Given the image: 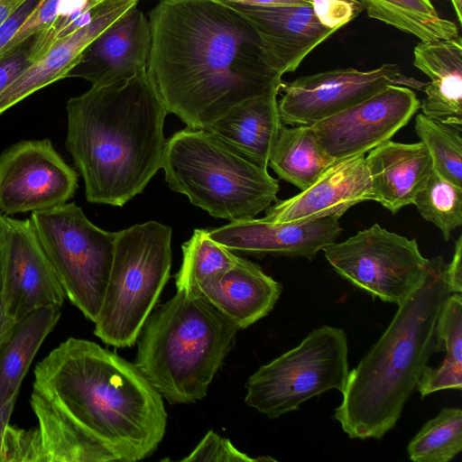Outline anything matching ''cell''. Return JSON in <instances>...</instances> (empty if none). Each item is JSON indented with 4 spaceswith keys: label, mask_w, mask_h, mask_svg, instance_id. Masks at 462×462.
Here are the masks:
<instances>
[{
    "label": "cell",
    "mask_w": 462,
    "mask_h": 462,
    "mask_svg": "<svg viewBox=\"0 0 462 462\" xmlns=\"http://www.w3.org/2000/svg\"><path fill=\"white\" fill-rule=\"evenodd\" d=\"M147 73L168 113L208 128L282 75L247 17L223 0H160L149 14Z\"/></svg>",
    "instance_id": "cell-1"
},
{
    "label": "cell",
    "mask_w": 462,
    "mask_h": 462,
    "mask_svg": "<svg viewBox=\"0 0 462 462\" xmlns=\"http://www.w3.org/2000/svg\"><path fill=\"white\" fill-rule=\"evenodd\" d=\"M33 388L63 409L113 461L151 456L167 426L162 396L135 364L69 337L39 362Z\"/></svg>",
    "instance_id": "cell-2"
},
{
    "label": "cell",
    "mask_w": 462,
    "mask_h": 462,
    "mask_svg": "<svg viewBox=\"0 0 462 462\" xmlns=\"http://www.w3.org/2000/svg\"><path fill=\"white\" fill-rule=\"evenodd\" d=\"M66 149L90 203L124 206L162 168L168 114L147 69L69 99Z\"/></svg>",
    "instance_id": "cell-3"
},
{
    "label": "cell",
    "mask_w": 462,
    "mask_h": 462,
    "mask_svg": "<svg viewBox=\"0 0 462 462\" xmlns=\"http://www.w3.org/2000/svg\"><path fill=\"white\" fill-rule=\"evenodd\" d=\"M441 256L430 260L427 273L398 305L376 343L349 371L334 419L350 439H382L399 420L404 405L428 366L442 352L436 324L452 294Z\"/></svg>",
    "instance_id": "cell-4"
},
{
    "label": "cell",
    "mask_w": 462,
    "mask_h": 462,
    "mask_svg": "<svg viewBox=\"0 0 462 462\" xmlns=\"http://www.w3.org/2000/svg\"><path fill=\"white\" fill-rule=\"evenodd\" d=\"M238 330L203 297L177 291L145 321L134 364L169 403L195 402L207 396Z\"/></svg>",
    "instance_id": "cell-5"
},
{
    "label": "cell",
    "mask_w": 462,
    "mask_h": 462,
    "mask_svg": "<svg viewBox=\"0 0 462 462\" xmlns=\"http://www.w3.org/2000/svg\"><path fill=\"white\" fill-rule=\"evenodd\" d=\"M162 168L170 188L210 216L253 218L277 200L279 182L206 128L166 140Z\"/></svg>",
    "instance_id": "cell-6"
},
{
    "label": "cell",
    "mask_w": 462,
    "mask_h": 462,
    "mask_svg": "<svg viewBox=\"0 0 462 462\" xmlns=\"http://www.w3.org/2000/svg\"><path fill=\"white\" fill-rule=\"evenodd\" d=\"M171 228L156 221L116 232L94 334L115 347L135 344L170 277Z\"/></svg>",
    "instance_id": "cell-7"
},
{
    "label": "cell",
    "mask_w": 462,
    "mask_h": 462,
    "mask_svg": "<svg viewBox=\"0 0 462 462\" xmlns=\"http://www.w3.org/2000/svg\"><path fill=\"white\" fill-rule=\"evenodd\" d=\"M348 374L346 334L340 328L324 325L250 375L245 402L276 419L329 390L342 393Z\"/></svg>",
    "instance_id": "cell-8"
},
{
    "label": "cell",
    "mask_w": 462,
    "mask_h": 462,
    "mask_svg": "<svg viewBox=\"0 0 462 462\" xmlns=\"http://www.w3.org/2000/svg\"><path fill=\"white\" fill-rule=\"evenodd\" d=\"M66 297L95 322L112 266L116 232L94 225L74 202L31 215Z\"/></svg>",
    "instance_id": "cell-9"
},
{
    "label": "cell",
    "mask_w": 462,
    "mask_h": 462,
    "mask_svg": "<svg viewBox=\"0 0 462 462\" xmlns=\"http://www.w3.org/2000/svg\"><path fill=\"white\" fill-rule=\"evenodd\" d=\"M323 252L341 277L374 298L397 305L421 282L430 263L416 239L378 224L330 244Z\"/></svg>",
    "instance_id": "cell-10"
},
{
    "label": "cell",
    "mask_w": 462,
    "mask_h": 462,
    "mask_svg": "<svg viewBox=\"0 0 462 462\" xmlns=\"http://www.w3.org/2000/svg\"><path fill=\"white\" fill-rule=\"evenodd\" d=\"M425 84L402 74L395 63L369 70L335 69L284 82L278 107L283 125H310L356 106L387 86L422 90Z\"/></svg>",
    "instance_id": "cell-11"
},
{
    "label": "cell",
    "mask_w": 462,
    "mask_h": 462,
    "mask_svg": "<svg viewBox=\"0 0 462 462\" xmlns=\"http://www.w3.org/2000/svg\"><path fill=\"white\" fill-rule=\"evenodd\" d=\"M77 188L78 173L49 139L20 141L0 153L1 215L60 206Z\"/></svg>",
    "instance_id": "cell-12"
},
{
    "label": "cell",
    "mask_w": 462,
    "mask_h": 462,
    "mask_svg": "<svg viewBox=\"0 0 462 462\" xmlns=\"http://www.w3.org/2000/svg\"><path fill=\"white\" fill-rule=\"evenodd\" d=\"M407 87L390 85L372 97L310 127L333 161L365 154L389 141L420 108Z\"/></svg>",
    "instance_id": "cell-13"
},
{
    "label": "cell",
    "mask_w": 462,
    "mask_h": 462,
    "mask_svg": "<svg viewBox=\"0 0 462 462\" xmlns=\"http://www.w3.org/2000/svg\"><path fill=\"white\" fill-rule=\"evenodd\" d=\"M2 299L18 321L43 307H61L64 290L34 231L31 219L6 217Z\"/></svg>",
    "instance_id": "cell-14"
},
{
    "label": "cell",
    "mask_w": 462,
    "mask_h": 462,
    "mask_svg": "<svg viewBox=\"0 0 462 462\" xmlns=\"http://www.w3.org/2000/svg\"><path fill=\"white\" fill-rule=\"evenodd\" d=\"M365 154L334 162L306 189L267 208L264 218L274 224H300L339 217L351 207L374 200Z\"/></svg>",
    "instance_id": "cell-15"
},
{
    "label": "cell",
    "mask_w": 462,
    "mask_h": 462,
    "mask_svg": "<svg viewBox=\"0 0 462 462\" xmlns=\"http://www.w3.org/2000/svg\"><path fill=\"white\" fill-rule=\"evenodd\" d=\"M150 48L149 20L134 5L83 51L67 77L82 78L93 87L128 79L146 69Z\"/></svg>",
    "instance_id": "cell-16"
},
{
    "label": "cell",
    "mask_w": 462,
    "mask_h": 462,
    "mask_svg": "<svg viewBox=\"0 0 462 462\" xmlns=\"http://www.w3.org/2000/svg\"><path fill=\"white\" fill-rule=\"evenodd\" d=\"M342 229L337 218L300 224H274L263 218L230 221L209 231V236L230 251L312 259L337 241Z\"/></svg>",
    "instance_id": "cell-17"
},
{
    "label": "cell",
    "mask_w": 462,
    "mask_h": 462,
    "mask_svg": "<svg viewBox=\"0 0 462 462\" xmlns=\"http://www.w3.org/2000/svg\"><path fill=\"white\" fill-rule=\"evenodd\" d=\"M229 3L254 25L271 68L282 76L294 72L316 47L336 32L319 22L311 3L275 6Z\"/></svg>",
    "instance_id": "cell-18"
},
{
    "label": "cell",
    "mask_w": 462,
    "mask_h": 462,
    "mask_svg": "<svg viewBox=\"0 0 462 462\" xmlns=\"http://www.w3.org/2000/svg\"><path fill=\"white\" fill-rule=\"evenodd\" d=\"M139 0H104L88 24L58 40L0 95V115L35 91L63 78L83 51Z\"/></svg>",
    "instance_id": "cell-19"
},
{
    "label": "cell",
    "mask_w": 462,
    "mask_h": 462,
    "mask_svg": "<svg viewBox=\"0 0 462 462\" xmlns=\"http://www.w3.org/2000/svg\"><path fill=\"white\" fill-rule=\"evenodd\" d=\"M282 288V284L258 264L239 257L232 267L204 282L199 289V296L241 329L273 310Z\"/></svg>",
    "instance_id": "cell-20"
},
{
    "label": "cell",
    "mask_w": 462,
    "mask_h": 462,
    "mask_svg": "<svg viewBox=\"0 0 462 462\" xmlns=\"http://www.w3.org/2000/svg\"><path fill=\"white\" fill-rule=\"evenodd\" d=\"M365 161L374 201L393 214L413 204L433 171L431 156L420 141L404 143L389 140L368 152Z\"/></svg>",
    "instance_id": "cell-21"
},
{
    "label": "cell",
    "mask_w": 462,
    "mask_h": 462,
    "mask_svg": "<svg viewBox=\"0 0 462 462\" xmlns=\"http://www.w3.org/2000/svg\"><path fill=\"white\" fill-rule=\"evenodd\" d=\"M282 79L234 106L208 128L253 162L266 168L283 124L278 95Z\"/></svg>",
    "instance_id": "cell-22"
},
{
    "label": "cell",
    "mask_w": 462,
    "mask_h": 462,
    "mask_svg": "<svg viewBox=\"0 0 462 462\" xmlns=\"http://www.w3.org/2000/svg\"><path fill=\"white\" fill-rule=\"evenodd\" d=\"M413 65L430 79L422 89V114L462 129L461 37L420 42L413 49Z\"/></svg>",
    "instance_id": "cell-23"
},
{
    "label": "cell",
    "mask_w": 462,
    "mask_h": 462,
    "mask_svg": "<svg viewBox=\"0 0 462 462\" xmlns=\"http://www.w3.org/2000/svg\"><path fill=\"white\" fill-rule=\"evenodd\" d=\"M31 407L38 420L32 430L34 462H107L109 454L63 409L37 389Z\"/></svg>",
    "instance_id": "cell-24"
},
{
    "label": "cell",
    "mask_w": 462,
    "mask_h": 462,
    "mask_svg": "<svg viewBox=\"0 0 462 462\" xmlns=\"http://www.w3.org/2000/svg\"><path fill=\"white\" fill-rule=\"evenodd\" d=\"M60 310L55 306L40 308L15 322L0 347V406L18 395L36 353L60 319Z\"/></svg>",
    "instance_id": "cell-25"
},
{
    "label": "cell",
    "mask_w": 462,
    "mask_h": 462,
    "mask_svg": "<svg viewBox=\"0 0 462 462\" xmlns=\"http://www.w3.org/2000/svg\"><path fill=\"white\" fill-rule=\"evenodd\" d=\"M334 162L320 148L310 125H283L268 166L281 179L304 190Z\"/></svg>",
    "instance_id": "cell-26"
},
{
    "label": "cell",
    "mask_w": 462,
    "mask_h": 462,
    "mask_svg": "<svg viewBox=\"0 0 462 462\" xmlns=\"http://www.w3.org/2000/svg\"><path fill=\"white\" fill-rule=\"evenodd\" d=\"M368 17L422 42L459 36L457 24L437 12L432 0H360Z\"/></svg>",
    "instance_id": "cell-27"
},
{
    "label": "cell",
    "mask_w": 462,
    "mask_h": 462,
    "mask_svg": "<svg viewBox=\"0 0 462 462\" xmlns=\"http://www.w3.org/2000/svg\"><path fill=\"white\" fill-rule=\"evenodd\" d=\"M436 337L446 351L437 368L427 366L416 390L421 398L442 390L462 389V296L452 293L444 302L436 324Z\"/></svg>",
    "instance_id": "cell-28"
},
{
    "label": "cell",
    "mask_w": 462,
    "mask_h": 462,
    "mask_svg": "<svg viewBox=\"0 0 462 462\" xmlns=\"http://www.w3.org/2000/svg\"><path fill=\"white\" fill-rule=\"evenodd\" d=\"M229 249L209 236V231L196 229L182 245V262L175 275L177 291L199 296L200 285L232 267L238 260Z\"/></svg>",
    "instance_id": "cell-29"
},
{
    "label": "cell",
    "mask_w": 462,
    "mask_h": 462,
    "mask_svg": "<svg viewBox=\"0 0 462 462\" xmlns=\"http://www.w3.org/2000/svg\"><path fill=\"white\" fill-rule=\"evenodd\" d=\"M462 450V410L443 407L428 420L407 447L414 462H448Z\"/></svg>",
    "instance_id": "cell-30"
},
{
    "label": "cell",
    "mask_w": 462,
    "mask_h": 462,
    "mask_svg": "<svg viewBox=\"0 0 462 462\" xmlns=\"http://www.w3.org/2000/svg\"><path fill=\"white\" fill-rule=\"evenodd\" d=\"M413 205L426 221L441 231L446 241L462 225V187L443 178L434 168Z\"/></svg>",
    "instance_id": "cell-31"
},
{
    "label": "cell",
    "mask_w": 462,
    "mask_h": 462,
    "mask_svg": "<svg viewBox=\"0 0 462 462\" xmlns=\"http://www.w3.org/2000/svg\"><path fill=\"white\" fill-rule=\"evenodd\" d=\"M415 131L431 156L434 170L451 183L462 187V129L420 113L415 119Z\"/></svg>",
    "instance_id": "cell-32"
},
{
    "label": "cell",
    "mask_w": 462,
    "mask_h": 462,
    "mask_svg": "<svg viewBox=\"0 0 462 462\" xmlns=\"http://www.w3.org/2000/svg\"><path fill=\"white\" fill-rule=\"evenodd\" d=\"M269 459L272 458H253L238 450L228 439H225L215 431L209 430L193 451L186 457L180 459V461L254 462Z\"/></svg>",
    "instance_id": "cell-33"
},
{
    "label": "cell",
    "mask_w": 462,
    "mask_h": 462,
    "mask_svg": "<svg viewBox=\"0 0 462 462\" xmlns=\"http://www.w3.org/2000/svg\"><path fill=\"white\" fill-rule=\"evenodd\" d=\"M310 3L319 22L336 32L364 10L347 0H310Z\"/></svg>",
    "instance_id": "cell-34"
},
{
    "label": "cell",
    "mask_w": 462,
    "mask_h": 462,
    "mask_svg": "<svg viewBox=\"0 0 462 462\" xmlns=\"http://www.w3.org/2000/svg\"><path fill=\"white\" fill-rule=\"evenodd\" d=\"M33 38L34 35L0 56V95L32 64Z\"/></svg>",
    "instance_id": "cell-35"
},
{
    "label": "cell",
    "mask_w": 462,
    "mask_h": 462,
    "mask_svg": "<svg viewBox=\"0 0 462 462\" xmlns=\"http://www.w3.org/2000/svg\"><path fill=\"white\" fill-rule=\"evenodd\" d=\"M59 1L41 0L18 29L5 51L18 46L25 40L48 28L57 17Z\"/></svg>",
    "instance_id": "cell-36"
},
{
    "label": "cell",
    "mask_w": 462,
    "mask_h": 462,
    "mask_svg": "<svg viewBox=\"0 0 462 462\" xmlns=\"http://www.w3.org/2000/svg\"><path fill=\"white\" fill-rule=\"evenodd\" d=\"M0 462H33L31 430L8 426L0 447Z\"/></svg>",
    "instance_id": "cell-37"
},
{
    "label": "cell",
    "mask_w": 462,
    "mask_h": 462,
    "mask_svg": "<svg viewBox=\"0 0 462 462\" xmlns=\"http://www.w3.org/2000/svg\"><path fill=\"white\" fill-rule=\"evenodd\" d=\"M41 0H26L0 27V56Z\"/></svg>",
    "instance_id": "cell-38"
},
{
    "label": "cell",
    "mask_w": 462,
    "mask_h": 462,
    "mask_svg": "<svg viewBox=\"0 0 462 462\" xmlns=\"http://www.w3.org/2000/svg\"><path fill=\"white\" fill-rule=\"evenodd\" d=\"M446 277L452 293L462 291V236L456 241L453 257L446 263Z\"/></svg>",
    "instance_id": "cell-39"
},
{
    "label": "cell",
    "mask_w": 462,
    "mask_h": 462,
    "mask_svg": "<svg viewBox=\"0 0 462 462\" xmlns=\"http://www.w3.org/2000/svg\"><path fill=\"white\" fill-rule=\"evenodd\" d=\"M246 5H263V6H275V5H303L310 4V1L306 0H223Z\"/></svg>",
    "instance_id": "cell-40"
},
{
    "label": "cell",
    "mask_w": 462,
    "mask_h": 462,
    "mask_svg": "<svg viewBox=\"0 0 462 462\" xmlns=\"http://www.w3.org/2000/svg\"><path fill=\"white\" fill-rule=\"evenodd\" d=\"M15 322L6 312L0 295V347L10 336Z\"/></svg>",
    "instance_id": "cell-41"
},
{
    "label": "cell",
    "mask_w": 462,
    "mask_h": 462,
    "mask_svg": "<svg viewBox=\"0 0 462 462\" xmlns=\"http://www.w3.org/2000/svg\"><path fill=\"white\" fill-rule=\"evenodd\" d=\"M16 398L17 395H14L0 406V447L4 433L9 424V420L13 413Z\"/></svg>",
    "instance_id": "cell-42"
},
{
    "label": "cell",
    "mask_w": 462,
    "mask_h": 462,
    "mask_svg": "<svg viewBox=\"0 0 462 462\" xmlns=\"http://www.w3.org/2000/svg\"><path fill=\"white\" fill-rule=\"evenodd\" d=\"M6 217L0 214V295L4 285Z\"/></svg>",
    "instance_id": "cell-43"
},
{
    "label": "cell",
    "mask_w": 462,
    "mask_h": 462,
    "mask_svg": "<svg viewBox=\"0 0 462 462\" xmlns=\"http://www.w3.org/2000/svg\"><path fill=\"white\" fill-rule=\"evenodd\" d=\"M26 0H0V27Z\"/></svg>",
    "instance_id": "cell-44"
},
{
    "label": "cell",
    "mask_w": 462,
    "mask_h": 462,
    "mask_svg": "<svg viewBox=\"0 0 462 462\" xmlns=\"http://www.w3.org/2000/svg\"><path fill=\"white\" fill-rule=\"evenodd\" d=\"M454 8L458 23H462V0H449Z\"/></svg>",
    "instance_id": "cell-45"
},
{
    "label": "cell",
    "mask_w": 462,
    "mask_h": 462,
    "mask_svg": "<svg viewBox=\"0 0 462 462\" xmlns=\"http://www.w3.org/2000/svg\"><path fill=\"white\" fill-rule=\"evenodd\" d=\"M306 1H310V0H306ZM347 1L352 2V3H354L355 5H358V6H362V7H363V5H361V3H360V0H347ZM363 8H364V7H363Z\"/></svg>",
    "instance_id": "cell-46"
},
{
    "label": "cell",
    "mask_w": 462,
    "mask_h": 462,
    "mask_svg": "<svg viewBox=\"0 0 462 462\" xmlns=\"http://www.w3.org/2000/svg\"><path fill=\"white\" fill-rule=\"evenodd\" d=\"M102 1L104 0H91V2L94 4V5H98L99 3H101Z\"/></svg>",
    "instance_id": "cell-47"
}]
</instances>
